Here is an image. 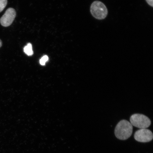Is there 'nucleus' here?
Returning <instances> with one entry per match:
<instances>
[{"instance_id": "nucleus-1", "label": "nucleus", "mask_w": 153, "mask_h": 153, "mask_svg": "<svg viewBox=\"0 0 153 153\" xmlns=\"http://www.w3.org/2000/svg\"><path fill=\"white\" fill-rule=\"evenodd\" d=\"M133 126L126 120H122L118 122L114 130L116 137L120 140H126L131 137L132 134Z\"/></svg>"}, {"instance_id": "nucleus-10", "label": "nucleus", "mask_w": 153, "mask_h": 153, "mask_svg": "<svg viewBox=\"0 0 153 153\" xmlns=\"http://www.w3.org/2000/svg\"><path fill=\"white\" fill-rule=\"evenodd\" d=\"M2 45V41L0 39V48H1Z\"/></svg>"}, {"instance_id": "nucleus-7", "label": "nucleus", "mask_w": 153, "mask_h": 153, "mask_svg": "<svg viewBox=\"0 0 153 153\" xmlns=\"http://www.w3.org/2000/svg\"><path fill=\"white\" fill-rule=\"evenodd\" d=\"M7 3V0H0V13L5 8Z\"/></svg>"}, {"instance_id": "nucleus-9", "label": "nucleus", "mask_w": 153, "mask_h": 153, "mask_svg": "<svg viewBox=\"0 0 153 153\" xmlns=\"http://www.w3.org/2000/svg\"><path fill=\"white\" fill-rule=\"evenodd\" d=\"M147 3L151 7H153V0H145Z\"/></svg>"}, {"instance_id": "nucleus-8", "label": "nucleus", "mask_w": 153, "mask_h": 153, "mask_svg": "<svg viewBox=\"0 0 153 153\" xmlns=\"http://www.w3.org/2000/svg\"><path fill=\"white\" fill-rule=\"evenodd\" d=\"M49 60V57L47 55H45L40 59V64L42 65H45V63L48 62Z\"/></svg>"}, {"instance_id": "nucleus-4", "label": "nucleus", "mask_w": 153, "mask_h": 153, "mask_svg": "<svg viewBox=\"0 0 153 153\" xmlns=\"http://www.w3.org/2000/svg\"><path fill=\"white\" fill-rule=\"evenodd\" d=\"M134 137L136 140L139 142L147 143L152 140L153 134L150 130L141 129L135 132Z\"/></svg>"}, {"instance_id": "nucleus-5", "label": "nucleus", "mask_w": 153, "mask_h": 153, "mask_svg": "<svg viewBox=\"0 0 153 153\" xmlns=\"http://www.w3.org/2000/svg\"><path fill=\"white\" fill-rule=\"evenodd\" d=\"M16 12L13 8H9L0 19V23L4 27L9 26L12 24L16 16Z\"/></svg>"}, {"instance_id": "nucleus-3", "label": "nucleus", "mask_w": 153, "mask_h": 153, "mask_svg": "<svg viewBox=\"0 0 153 153\" xmlns=\"http://www.w3.org/2000/svg\"><path fill=\"white\" fill-rule=\"evenodd\" d=\"M130 120L132 125L140 129H146L151 124L150 120L143 114H133L130 117Z\"/></svg>"}, {"instance_id": "nucleus-6", "label": "nucleus", "mask_w": 153, "mask_h": 153, "mask_svg": "<svg viewBox=\"0 0 153 153\" xmlns=\"http://www.w3.org/2000/svg\"><path fill=\"white\" fill-rule=\"evenodd\" d=\"M24 51L25 53L29 56H32L33 54V51L32 50L31 44L28 43L27 45L24 48Z\"/></svg>"}, {"instance_id": "nucleus-2", "label": "nucleus", "mask_w": 153, "mask_h": 153, "mask_svg": "<svg viewBox=\"0 0 153 153\" xmlns=\"http://www.w3.org/2000/svg\"><path fill=\"white\" fill-rule=\"evenodd\" d=\"M90 11L93 17L99 20L106 18L108 13L106 6L102 2L98 1H95L91 4Z\"/></svg>"}]
</instances>
